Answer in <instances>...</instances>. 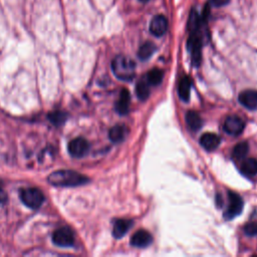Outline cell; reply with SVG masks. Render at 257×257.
<instances>
[{
	"label": "cell",
	"instance_id": "1",
	"mask_svg": "<svg viewBox=\"0 0 257 257\" xmlns=\"http://www.w3.org/2000/svg\"><path fill=\"white\" fill-rule=\"evenodd\" d=\"M48 181L56 187H77L87 184L89 179L72 170H59L51 173Z\"/></svg>",
	"mask_w": 257,
	"mask_h": 257
},
{
	"label": "cell",
	"instance_id": "2",
	"mask_svg": "<svg viewBox=\"0 0 257 257\" xmlns=\"http://www.w3.org/2000/svg\"><path fill=\"white\" fill-rule=\"evenodd\" d=\"M114 75L121 80L130 81L136 76V64L127 56L119 55L114 58L112 62Z\"/></svg>",
	"mask_w": 257,
	"mask_h": 257
},
{
	"label": "cell",
	"instance_id": "3",
	"mask_svg": "<svg viewBox=\"0 0 257 257\" xmlns=\"http://www.w3.org/2000/svg\"><path fill=\"white\" fill-rule=\"evenodd\" d=\"M20 199L30 209H38L45 202V195L37 188H26L20 191Z\"/></svg>",
	"mask_w": 257,
	"mask_h": 257
},
{
	"label": "cell",
	"instance_id": "4",
	"mask_svg": "<svg viewBox=\"0 0 257 257\" xmlns=\"http://www.w3.org/2000/svg\"><path fill=\"white\" fill-rule=\"evenodd\" d=\"M190 37L188 39V50L191 54V60L194 67H199L202 55V37L199 29L190 31Z\"/></svg>",
	"mask_w": 257,
	"mask_h": 257
},
{
	"label": "cell",
	"instance_id": "5",
	"mask_svg": "<svg viewBox=\"0 0 257 257\" xmlns=\"http://www.w3.org/2000/svg\"><path fill=\"white\" fill-rule=\"evenodd\" d=\"M228 198H229V205L226 211L224 212V217L225 219H233L234 217L238 216L242 212L244 203L242 198L238 194H236V193L229 192Z\"/></svg>",
	"mask_w": 257,
	"mask_h": 257
},
{
	"label": "cell",
	"instance_id": "6",
	"mask_svg": "<svg viewBox=\"0 0 257 257\" xmlns=\"http://www.w3.org/2000/svg\"><path fill=\"white\" fill-rule=\"evenodd\" d=\"M52 241L60 247H70L75 243V235L71 228L61 227L54 231L52 235Z\"/></svg>",
	"mask_w": 257,
	"mask_h": 257
},
{
	"label": "cell",
	"instance_id": "7",
	"mask_svg": "<svg viewBox=\"0 0 257 257\" xmlns=\"http://www.w3.org/2000/svg\"><path fill=\"white\" fill-rule=\"evenodd\" d=\"M245 124L238 116H229L224 122V131L231 136H239L244 131Z\"/></svg>",
	"mask_w": 257,
	"mask_h": 257
},
{
	"label": "cell",
	"instance_id": "8",
	"mask_svg": "<svg viewBox=\"0 0 257 257\" xmlns=\"http://www.w3.org/2000/svg\"><path fill=\"white\" fill-rule=\"evenodd\" d=\"M89 142L83 138H76L69 144V152L75 158H82L88 154Z\"/></svg>",
	"mask_w": 257,
	"mask_h": 257
},
{
	"label": "cell",
	"instance_id": "9",
	"mask_svg": "<svg viewBox=\"0 0 257 257\" xmlns=\"http://www.w3.org/2000/svg\"><path fill=\"white\" fill-rule=\"evenodd\" d=\"M168 28V20L164 15H156L150 24V31L155 36H162Z\"/></svg>",
	"mask_w": 257,
	"mask_h": 257
},
{
	"label": "cell",
	"instance_id": "10",
	"mask_svg": "<svg viewBox=\"0 0 257 257\" xmlns=\"http://www.w3.org/2000/svg\"><path fill=\"white\" fill-rule=\"evenodd\" d=\"M153 242V236L151 233L146 230L137 231L131 239V244L135 247L145 248Z\"/></svg>",
	"mask_w": 257,
	"mask_h": 257
},
{
	"label": "cell",
	"instance_id": "11",
	"mask_svg": "<svg viewBox=\"0 0 257 257\" xmlns=\"http://www.w3.org/2000/svg\"><path fill=\"white\" fill-rule=\"evenodd\" d=\"M130 103H131V94L128 90L124 89L122 90L120 94V98L116 103V111L124 116L128 113V110H130Z\"/></svg>",
	"mask_w": 257,
	"mask_h": 257
},
{
	"label": "cell",
	"instance_id": "12",
	"mask_svg": "<svg viewBox=\"0 0 257 257\" xmlns=\"http://www.w3.org/2000/svg\"><path fill=\"white\" fill-rule=\"evenodd\" d=\"M240 103L248 110H257V92L256 91H244L239 95Z\"/></svg>",
	"mask_w": 257,
	"mask_h": 257
},
{
	"label": "cell",
	"instance_id": "13",
	"mask_svg": "<svg viewBox=\"0 0 257 257\" xmlns=\"http://www.w3.org/2000/svg\"><path fill=\"white\" fill-rule=\"evenodd\" d=\"M200 144L205 150L210 152L218 148L220 144V138L216 134L206 133L200 138Z\"/></svg>",
	"mask_w": 257,
	"mask_h": 257
},
{
	"label": "cell",
	"instance_id": "14",
	"mask_svg": "<svg viewBox=\"0 0 257 257\" xmlns=\"http://www.w3.org/2000/svg\"><path fill=\"white\" fill-rule=\"evenodd\" d=\"M133 225L132 220L128 219H119L116 221L113 229V235L116 238H122L127 234V232L131 229Z\"/></svg>",
	"mask_w": 257,
	"mask_h": 257
},
{
	"label": "cell",
	"instance_id": "15",
	"mask_svg": "<svg viewBox=\"0 0 257 257\" xmlns=\"http://www.w3.org/2000/svg\"><path fill=\"white\" fill-rule=\"evenodd\" d=\"M186 123L192 131H198L203 126V121L200 115L193 111L186 114Z\"/></svg>",
	"mask_w": 257,
	"mask_h": 257
},
{
	"label": "cell",
	"instance_id": "16",
	"mask_svg": "<svg viewBox=\"0 0 257 257\" xmlns=\"http://www.w3.org/2000/svg\"><path fill=\"white\" fill-rule=\"evenodd\" d=\"M192 80L190 77H183L179 83V97L184 102H189L190 100V92H191Z\"/></svg>",
	"mask_w": 257,
	"mask_h": 257
},
{
	"label": "cell",
	"instance_id": "17",
	"mask_svg": "<svg viewBox=\"0 0 257 257\" xmlns=\"http://www.w3.org/2000/svg\"><path fill=\"white\" fill-rule=\"evenodd\" d=\"M241 173L247 177H253L257 174V160L249 158L244 160L240 167Z\"/></svg>",
	"mask_w": 257,
	"mask_h": 257
},
{
	"label": "cell",
	"instance_id": "18",
	"mask_svg": "<svg viewBox=\"0 0 257 257\" xmlns=\"http://www.w3.org/2000/svg\"><path fill=\"white\" fill-rule=\"evenodd\" d=\"M126 134H127L126 127L123 126V125H117L115 127H113L110 130L109 137H110L112 142L121 143L125 140Z\"/></svg>",
	"mask_w": 257,
	"mask_h": 257
},
{
	"label": "cell",
	"instance_id": "19",
	"mask_svg": "<svg viewBox=\"0 0 257 257\" xmlns=\"http://www.w3.org/2000/svg\"><path fill=\"white\" fill-rule=\"evenodd\" d=\"M156 51V46L153 42H145L138 51V56L142 60H147L151 57Z\"/></svg>",
	"mask_w": 257,
	"mask_h": 257
},
{
	"label": "cell",
	"instance_id": "20",
	"mask_svg": "<svg viewBox=\"0 0 257 257\" xmlns=\"http://www.w3.org/2000/svg\"><path fill=\"white\" fill-rule=\"evenodd\" d=\"M136 94L138 98L142 101H145L150 96V83L147 79L140 80L136 85Z\"/></svg>",
	"mask_w": 257,
	"mask_h": 257
},
{
	"label": "cell",
	"instance_id": "21",
	"mask_svg": "<svg viewBox=\"0 0 257 257\" xmlns=\"http://www.w3.org/2000/svg\"><path fill=\"white\" fill-rule=\"evenodd\" d=\"M164 77V73L160 69H153L148 73L147 76V80L149 81L150 84L152 85H158L162 82Z\"/></svg>",
	"mask_w": 257,
	"mask_h": 257
},
{
	"label": "cell",
	"instance_id": "22",
	"mask_svg": "<svg viewBox=\"0 0 257 257\" xmlns=\"http://www.w3.org/2000/svg\"><path fill=\"white\" fill-rule=\"evenodd\" d=\"M249 151V146L246 142H241L237 144L233 149V157L237 160H242L246 157Z\"/></svg>",
	"mask_w": 257,
	"mask_h": 257
},
{
	"label": "cell",
	"instance_id": "23",
	"mask_svg": "<svg viewBox=\"0 0 257 257\" xmlns=\"http://www.w3.org/2000/svg\"><path fill=\"white\" fill-rule=\"evenodd\" d=\"M50 120L51 122L55 125V126H60L62 124L66 123L67 120V114L63 113V112H53L52 114L50 115Z\"/></svg>",
	"mask_w": 257,
	"mask_h": 257
},
{
	"label": "cell",
	"instance_id": "24",
	"mask_svg": "<svg viewBox=\"0 0 257 257\" xmlns=\"http://www.w3.org/2000/svg\"><path fill=\"white\" fill-rule=\"evenodd\" d=\"M244 232L248 236H255L257 235V222H249L244 227Z\"/></svg>",
	"mask_w": 257,
	"mask_h": 257
},
{
	"label": "cell",
	"instance_id": "25",
	"mask_svg": "<svg viewBox=\"0 0 257 257\" xmlns=\"http://www.w3.org/2000/svg\"><path fill=\"white\" fill-rule=\"evenodd\" d=\"M7 202V194L5 193V191L0 187V206L4 205Z\"/></svg>",
	"mask_w": 257,
	"mask_h": 257
},
{
	"label": "cell",
	"instance_id": "26",
	"mask_svg": "<svg viewBox=\"0 0 257 257\" xmlns=\"http://www.w3.org/2000/svg\"><path fill=\"white\" fill-rule=\"evenodd\" d=\"M228 2H229V0H210V3L213 6H216V7L223 6V5L227 4Z\"/></svg>",
	"mask_w": 257,
	"mask_h": 257
},
{
	"label": "cell",
	"instance_id": "27",
	"mask_svg": "<svg viewBox=\"0 0 257 257\" xmlns=\"http://www.w3.org/2000/svg\"><path fill=\"white\" fill-rule=\"evenodd\" d=\"M140 1H141V2H144V3H146V2H148V1H149V0H140Z\"/></svg>",
	"mask_w": 257,
	"mask_h": 257
}]
</instances>
